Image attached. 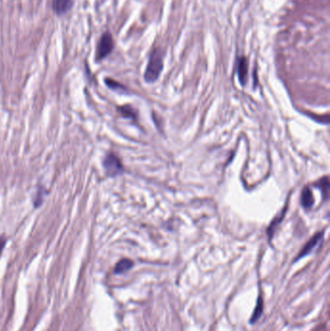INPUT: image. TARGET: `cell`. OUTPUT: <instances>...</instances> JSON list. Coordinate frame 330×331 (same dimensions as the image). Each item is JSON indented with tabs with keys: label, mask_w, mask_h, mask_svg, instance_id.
<instances>
[{
	"label": "cell",
	"mask_w": 330,
	"mask_h": 331,
	"mask_svg": "<svg viewBox=\"0 0 330 331\" xmlns=\"http://www.w3.org/2000/svg\"><path fill=\"white\" fill-rule=\"evenodd\" d=\"M164 68L163 53L160 49H155L149 56V64L145 73V80L147 83L156 82Z\"/></svg>",
	"instance_id": "6da1fadb"
},
{
	"label": "cell",
	"mask_w": 330,
	"mask_h": 331,
	"mask_svg": "<svg viewBox=\"0 0 330 331\" xmlns=\"http://www.w3.org/2000/svg\"><path fill=\"white\" fill-rule=\"evenodd\" d=\"M103 165H104V168H105L107 174L110 176L119 175L124 170V167L122 166L121 161L119 160V158L116 155L113 153H110L106 156V158L104 159Z\"/></svg>",
	"instance_id": "7a4b0ae2"
},
{
	"label": "cell",
	"mask_w": 330,
	"mask_h": 331,
	"mask_svg": "<svg viewBox=\"0 0 330 331\" xmlns=\"http://www.w3.org/2000/svg\"><path fill=\"white\" fill-rule=\"evenodd\" d=\"M114 50V40L112 34L109 32L103 34L97 50V60L106 58Z\"/></svg>",
	"instance_id": "3957f363"
},
{
	"label": "cell",
	"mask_w": 330,
	"mask_h": 331,
	"mask_svg": "<svg viewBox=\"0 0 330 331\" xmlns=\"http://www.w3.org/2000/svg\"><path fill=\"white\" fill-rule=\"evenodd\" d=\"M324 237V232H318L314 235L313 237L306 243V245L303 247V249L301 250V252L298 254V256L296 259V262H297L298 260H301L302 258L308 256L309 254H311L313 252L314 249L316 248L320 242L322 241Z\"/></svg>",
	"instance_id": "277c9868"
},
{
	"label": "cell",
	"mask_w": 330,
	"mask_h": 331,
	"mask_svg": "<svg viewBox=\"0 0 330 331\" xmlns=\"http://www.w3.org/2000/svg\"><path fill=\"white\" fill-rule=\"evenodd\" d=\"M237 77L241 85H245L248 78V60L245 56H240L237 59Z\"/></svg>",
	"instance_id": "5b68a950"
},
{
	"label": "cell",
	"mask_w": 330,
	"mask_h": 331,
	"mask_svg": "<svg viewBox=\"0 0 330 331\" xmlns=\"http://www.w3.org/2000/svg\"><path fill=\"white\" fill-rule=\"evenodd\" d=\"M73 4V0H52V8L57 16H61L69 12Z\"/></svg>",
	"instance_id": "8992f818"
},
{
	"label": "cell",
	"mask_w": 330,
	"mask_h": 331,
	"mask_svg": "<svg viewBox=\"0 0 330 331\" xmlns=\"http://www.w3.org/2000/svg\"><path fill=\"white\" fill-rule=\"evenodd\" d=\"M301 204L305 209H310L314 204L313 193L309 187H305L301 194Z\"/></svg>",
	"instance_id": "52a82bcc"
},
{
	"label": "cell",
	"mask_w": 330,
	"mask_h": 331,
	"mask_svg": "<svg viewBox=\"0 0 330 331\" xmlns=\"http://www.w3.org/2000/svg\"><path fill=\"white\" fill-rule=\"evenodd\" d=\"M316 187L319 188V190L322 192L323 198L325 200H328L330 198V178L329 176H325L322 179L319 180V182L314 184Z\"/></svg>",
	"instance_id": "ba28073f"
},
{
	"label": "cell",
	"mask_w": 330,
	"mask_h": 331,
	"mask_svg": "<svg viewBox=\"0 0 330 331\" xmlns=\"http://www.w3.org/2000/svg\"><path fill=\"white\" fill-rule=\"evenodd\" d=\"M134 266V263L131 260L129 259H123L121 261H119L116 264V267H115V273L116 274H122L127 272L128 270H130Z\"/></svg>",
	"instance_id": "9c48e42d"
},
{
	"label": "cell",
	"mask_w": 330,
	"mask_h": 331,
	"mask_svg": "<svg viewBox=\"0 0 330 331\" xmlns=\"http://www.w3.org/2000/svg\"><path fill=\"white\" fill-rule=\"evenodd\" d=\"M263 311H264V301H263L262 297H260L259 299H258V303H257L256 309H255L254 313L252 315V318L250 320V323L251 324H255L261 318V316L263 314Z\"/></svg>",
	"instance_id": "30bf717a"
},
{
	"label": "cell",
	"mask_w": 330,
	"mask_h": 331,
	"mask_svg": "<svg viewBox=\"0 0 330 331\" xmlns=\"http://www.w3.org/2000/svg\"><path fill=\"white\" fill-rule=\"evenodd\" d=\"M118 111L122 116L126 118H130L133 120H136V118H137V112L133 109L131 106H123L121 108H118Z\"/></svg>",
	"instance_id": "8fae6325"
},
{
	"label": "cell",
	"mask_w": 330,
	"mask_h": 331,
	"mask_svg": "<svg viewBox=\"0 0 330 331\" xmlns=\"http://www.w3.org/2000/svg\"><path fill=\"white\" fill-rule=\"evenodd\" d=\"M106 83H107V85H108L111 89L117 90V91H125V87H124L123 85H121L120 83H118L117 82H116V81H114V80L106 79Z\"/></svg>",
	"instance_id": "7c38bea8"
},
{
	"label": "cell",
	"mask_w": 330,
	"mask_h": 331,
	"mask_svg": "<svg viewBox=\"0 0 330 331\" xmlns=\"http://www.w3.org/2000/svg\"><path fill=\"white\" fill-rule=\"evenodd\" d=\"M285 211L286 210H284L283 211V213H282V215H281L280 218H278V219H275V221H273L272 222V224L269 226V228L267 229V233H268V235H269V238L271 239V237H272V235H273V233H274V231H275V227L278 225V223H280L281 221H282V218H283V216L285 215Z\"/></svg>",
	"instance_id": "4fadbf2b"
},
{
	"label": "cell",
	"mask_w": 330,
	"mask_h": 331,
	"mask_svg": "<svg viewBox=\"0 0 330 331\" xmlns=\"http://www.w3.org/2000/svg\"><path fill=\"white\" fill-rule=\"evenodd\" d=\"M5 243H6V240H5V238H3V237H0V254H1L2 250H3V248H4V246H5Z\"/></svg>",
	"instance_id": "5bb4252c"
}]
</instances>
